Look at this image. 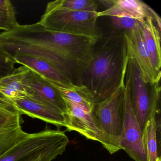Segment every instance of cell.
<instances>
[{"mask_svg":"<svg viewBox=\"0 0 161 161\" xmlns=\"http://www.w3.org/2000/svg\"><path fill=\"white\" fill-rule=\"evenodd\" d=\"M0 49L11 58L24 53L45 60L72 83L81 84L83 72L77 64L83 52L80 36L49 31L39 22L19 25L13 31L0 33Z\"/></svg>","mask_w":161,"mask_h":161,"instance_id":"cell-1","label":"cell"},{"mask_svg":"<svg viewBox=\"0 0 161 161\" xmlns=\"http://www.w3.org/2000/svg\"><path fill=\"white\" fill-rule=\"evenodd\" d=\"M129 59L123 34L110 36L97 50L95 48L81 84L89 89L95 103L124 87Z\"/></svg>","mask_w":161,"mask_h":161,"instance_id":"cell-2","label":"cell"},{"mask_svg":"<svg viewBox=\"0 0 161 161\" xmlns=\"http://www.w3.org/2000/svg\"><path fill=\"white\" fill-rule=\"evenodd\" d=\"M69 139L59 129L29 133L0 156V161H52L65 151Z\"/></svg>","mask_w":161,"mask_h":161,"instance_id":"cell-3","label":"cell"},{"mask_svg":"<svg viewBox=\"0 0 161 161\" xmlns=\"http://www.w3.org/2000/svg\"><path fill=\"white\" fill-rule=\"evenodd\" d=\"M126 78L130 82L131 101L135 115L144 133L147 123L159 110L161 87L158 82L149 85L141 77L135 62L129 59Z\"/></svg>","mask_w":161,"mask_h":161,"instance_id":"cell-4","label":"cell"},{"mask_svg":"<svg viewBox=\"0 0 161 161\" xmlns=\"http://www.w3.org/2000/svg\"><path fill=\"white\" fill-rule=\"evenodd\" d=\"M97 12L71 11L47 6L39 22L49 31L99 39Z\"/></svg>","mask_w":161,"mask_h":161,"instance_id":"cell-5","label":"cell"},{"mask_svg":"<svg viewBox=\"0 0 161 161\" xmlns=\"http://www.w3.org/2000/svg\"><path fill=\"white\" fill-rule=\"evenodd\" d=\"M124 89L119 88L108 98L95 103L93 111L95 120L101 130L119 141L124 124Z\"/></svg>","mask_w":161,"mask_h":161,"instance_id":"cell-6","label":"cell"},{"mask_svg":"<svg viewBox=\"0 0 161 161\" xmlns=\"http://www.w3.org/2000/svg\"><path fill=\"white\" fill-rule=\"evenodd\" d=\"M124 93V120L120 137L121 149L135 161H147L144 148L143 132L135 115L131 101L130 82L125 79Z\"/></svg>","mask_w":161,"mask_h":161,"instance_id":"cell-7","label":"cell"},{"mask_svg":"<svg viewBox=\"0 0 161 161\" xmlns=\"http://www.w3.org/2000/svg\"><path fill=\"white\" fill-rule=\"evenodd\" d=\"M129 59L134 60L143 80L149 85L160 82L161 73L156 71L143 37L140 22L134 29L124 31Z\"/></svg>","mask_w":161,"mask_h":161,"instance_id":"cell-8","label":"cell"},{"mask_svg":"<svg viewBox=\"0 0 161 161\" xmlns=\"http://www.w3.org/2000/svg\"><path fill=\"white\" fill-rule=\"evenodd\" d=\"M22 115L11 101L0 96V156L29 134L22 130Z\"/></svg>","mask_w":161,"mask_h":161,"instance_id":"cell-9","label":"cell"},{"mask_svg":"<svg viewBox=\"0 0 161 161\" xmlns=\"http://www.w3.org/2000/svg\"><path fill=\"white\" fill-rule=\"evenodd\" d=\"M101 2L106 7L102 12H97L98 18L102 16L129 17L142 22L148 18L154 19L161 30V20L154 10L140 0H107Z\"/></svg>","mask_w":161,"mask_h":161,"instance_id":"cell-10","label":"cell"},{"mask_svg":"<svg viewBox=\"0 0 161 161\" xmlns=\"http://www.w3.org/2000/svg\"><path fill=\"white\" fill-rule=\"evenodd\" d=\"M12 102L22 114L38 119L58 127L66 128L68 125L66 114L52 105L39 102L27 96Z\"/></svg>","mask_w":161,"mask_h":161,"instance_id":"cell-11","label":"cell"},{"mask_svg":"<svg viewBox=\"0 0 161 161\" xmlns=\"http://www.w3.org/2000/svg\"><path fill=\"white\" fill-rule=\"evenodd\" d=\"M25 86L26 96L39 102L54 106L66 114L63 97L45 78L31 70L25 80Z\"/></svg>","mask_w":161,"mask_h":161,"instance_id":"cell-12","label":"cell"},{"mask_svg":"<svg viewBox=\"0 0 161 161\" xmlns=\"http://www.w3.org/2000/svg\"><path fill=\"white\" fill-rule=\"evenodd\" d=\"M12 58L16 64L28 68L50 82L64 86L73 84L64 74L45 60L24 53L15 54Z\"/></svg>","mask_w":161,"mask_h":161,"instance_id":"cell-13","label":"cell"},{"mask_svg":"<svg viewBox=\"0 0 161 161\" xmlns=\"http://www.w3.org/2000/svg\"><path fill=\"white\" fill-rule=\"evenodd\" d=\"M30 70L22 66L0 79V96L12 101L26 96L25 82Z\"/></svg>","mask_w":161,"mask_h":161,"instance_id":"cell-14","label":"cell"},{"mask_svg":"<svg viewBox=\"0 0 161 161\" xmlns=\"http://www.w3.org/2000/svg\"><path fill=\"white\" fill-rule=\"evenodd\" d=\"M140 24L153 66L158 73H161V30L153 18H148Z\"/></svg>","mask_w":161,"mask_h":161,"instance_id":"cell-15","label":"cell"},{"mask_svg":"<svg viewBox=\"0 0 161 161\" xmlns=\"http://www.w3.org/2000/svg\"><path fill=\"white\" fill-rule=\"evenodd\" d=\"M157 128L155 117L147 122L143 133L144 148L147 161H157Z\"/></svg>","mask_w":161,"mask_h":161,"instance_id":"cell-16","label":"cell"},{"mask_svg":"<svg viewBox=\"0 0 161 161\" xmlns=\"http://www.w3.org/2000/svg\"><path fill=\"white\" fill-rule=\"evenodd\" d=\"M47 6L71 11L97 12L96 2L93 0H56L48 3Z\"/></svg>","mask_w":161,"mask_h":161,"instance_id":"cell-17","label":"cell"},{"mask_svg":"<svg viewBox=\"0 0 161 161\" xmlns=\"http://www.w3.org/2000/svg\"><path fill=\"white\" fill-rule=\"evenodd\" d=\"M19 25L12 2L9 0H0V30L10 31Z\"/></svg>","mask_w":161,"mask_h":161,"instance_id":"cell-18","label":"cell"},{"mask_svg":"<svg viewBox=\"0 0 161 161\" xmlns=\"http://www.w3.org/2000/svg\"><path fill=\"white\" fill-rule=\"evenodd\" d=\"M114 27L124 31H130L134 29L139 21L129 17L119 16L110 17Z\"/></svg>","mask_w":161,"mask_h":161,"instance_id":"cell-19","label":"cell"},{"mask_svg":"<svg viewBox=\"0 0 161 161\" xmlns=\"http://www.w3.org/2000/svg\"><path fill=\"white\" fill-rule=\"evenodd\" d=\"M15 64L13 58L0 49V79L11 74Z\"/></svg>","mask_w":161,"mask_h":161,"instance_id":"cell-20","label":"cell"},{"mask_svg":"<svg viewBox=\"0 0 161 161\" xmlns=\"http://www.w3.org/2000/svg\"><path fill=\"white\" fill-rule=\"evenodd\" d=\"M157 161H161V160H160V158H158V160H157Z\"/></svg>","mask_w":161,"mask_h":161,"instance_id":"cell-21","label":"cell"}]
</instances>
